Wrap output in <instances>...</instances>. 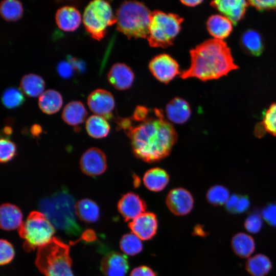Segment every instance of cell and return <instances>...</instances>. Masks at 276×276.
Here are the masks:
<instances>
[{"label": "cell", "mask_w": 276, "mask_h": 276, "mask_svg": "<svg viewBox=\"0 0 276 276\" xmlns=\"http://www.w3.org/2000/svg\"><path fill=\"white\" fill-rule=\"evenodd\" d=\"M138 123L133 126L131 122L125 131L130 140L134 155L149 163L167 156L177 141V134L172 125L164 118L162 110L150 109L147 118Z\"/></svg>", "instance_id": "6da1fadb"}, {"label": "cell", "mask_w": 276, "mask_h": 276, "mask_svg": "<svg viewBox=\"0 0 276 276\" xmlns=\"http://www.w3.org/2000/svg\"><path fill=\"white\" fill-rule=\"evenodd\" d=\"M189 67L180 73L183 79L196 78L200 80L219 79L238 68L231 50L223 40H206L190 52Z\"/></svg>", "instance_id": "7a4b0ae2"}, {"label": "cell", "mask_w": 276, "mask_h": 276, "mask_svg": "<svg viewBox=\"0 0 276 276\" xmlns=\"http://www.w3.org/2000/svg\"><path fill=\"white\" fill-rule=\"evenodd\" d=\"M75 204L72 196L63 191L42 199L39 206L54 227L76 235L81 229L76 219Z\"/></svg>", "instance_id": "3957f363"}, {"label": "cell", "mask_w": 276, "mask_h": 276, "mask_svg": "<svg viewBox=\"0 0 276 276\" xmlns=\"http://www.w3.org/2000/svg\"><path fill=\"white\" fill-rule=\"evenodd\" d=\"M72 263L69 246L58 238L38 248L35 264L45 276H74Z\"/></svg>", "instance_id": "277c9868"}, {"label": "cell", "mask_w": 276, "mask_h": 276, "mask_svg": "<svg viewBox=\"0 0 276 276\" xmlns=\"http://www.w3.org/2000/svg\"><path fill=\"white\" fill-rule=\"evenodd\" d=\"M151 13L142 3L124 2L116 11L117 29L128 38H147Z\"/></svg>", "instance_id": "5b68a950"}, {"label": "cell", "mask_w": 276, "mask_h": 276, "mask_svg": "<svg viewBox=\"0 0 276 276\" xmlns=\"http://www.w3.org/2000/svg\"><path fill=\"white\" fill-rule=\"evenodd\" d=\"M183 18L176 14L160 10L151 12L147 40L154 48H167L173 42L181 29Z\"/></svg>", "instance_id": "8992f818"}, {"label": "cell", "mask_w": 276, "mask_h": 276, "mask_svg": "<svg viewBox=\"0 0 276 276\" xmlns=\"http://www.w3.org/2000/svg\"><path fill=\"white\" fill-rule=\"evenodd\" d=\"M24 240V249L27 252L48 243L53 238L55 227L42 212L33 211L18 228Z\"/></svg>", "instance_id": "52a82bcc"}, {"label": "cell", "mask_w": 276, "mask_h": 276, "mask_svg": "<svg viewBox=\"0 0 276 276\" xmlns=\"http://www.w3.org/2000/svg\"><path fill=\"white\" fill-rule=\"evenodd\" d=\"M82 21L85 30L94 39L100 40L107 33V29L117 22L110 4L103 0L90 1L83 14Z\"/></svg>", "instance_id": "ba28073f"}, {"label": "cell", "mask_w": 276, "mask_h": 276, "mask_svg": "<svg viewBox=\"0 0 276 276\" xmlns=\"http://www.w3.org/2000/svg\"><path fill=\"white\" fill-rule=\"evenodd\" d=\"M149 68L156 79L165 83L169 82L180 73L177 61L166 54L154 57L149 63Z\"/></svg>", "instance_id": "9c48e42d"}, {"label": "cell", "mask_w": 276, "mask_h": 276, "mask_svg": "<svg viewBox=\"0 0 276 276\" xmlns=\"http://www.w3.org/2000/svg\"><path fill=\"white\" fill-rule=\"evenodd\" d=\"M80 166L82 172L88 176L95 177L100 175L106 171L107 167L106 155L98 148H90L81 156Z\"/></svg>", "instance_id": "30bf717a"}, {"label": "cell", "mask_w": 276, "mask_h": 276, "mask_svg": "<svg viewBox=\"0 0 276 276\" xmlns=\"http://www.w3.org/2000/svg\"><path fill=\"white\" fill-rule=\"evenodd\" d=\"M87 103L89 109L96 115L107 119H111L115 107L114 97L104 89H97L88 96Z\"/></svg>", "instance_id": "8fae6325"}, {"label": "cell", "mask_w": 276, "mask_h": 276, "mask_svg": "<svg viewBox=\"0 0 276 276\" xmlns=\"http://www.w3.org/2000/svg\"><path fill=\"white\" fill-rule=\"evenodd\" d=\"M166 204L174 215L183 216L189 213L194 205V199L187 190L177 188L171 190L167 195Z\"/></svg>", "instance_id": "7c38bea8"}, {"label": "cell", "mask_w": 276, "mask_h": 276, "mask_svg": "<svg viewBox=\"0 0 276 276\" xmlns=\"http://www.w3.org/2000/svg\"><path fill=\"white\" fill-rule=\"evenodd\" d=\"M128 226L132 233L141 240H148L156 233L158 220L155 214L145 212L131 220Z\"/></svg>", "instance_id": "4fadbf2b"}, {"label": "cell", "mask_w": 276, "mask_h": 276, "mask_svg": "<svg viewBox=\"0 0 276 276\" xmlns=\"http://www.w3.org/2000/svg\"><path fill=\"white\" fill-rule=\"evenodd\" d=\"M117 206L119 212L126 221L132 220L145 213L147 209L145 201L133 192L124 194L119 199Z\"/></svg>", "instance_id": "5bb4252c"}, {"label": "cell", "mask_w": 276, "mask_h": 276, "mask_svg": "<svg viewBox=\"0 0 276 276\" xmlns=\"http://www.w3.org/2000/svg\"><path fill=\"white\" fill-rule=\"evenodd\" d=\"M248 1L244 0H218L211 3V5L223 16L236 24L245 16Z\"/></svg>", "instance_id": "9a60e30c"}, {"label": "cell", "mask_w": 276, "mask_h": 276, "mask_svg": "<svg viewBox=\"0 0 276 276\" xmlns=\"http://www.w3.org/2000/svg\"><path fill=\"white\" fill-rule=\"evenodd\" d=\"M129 267L127 257L114 251L106 255L101 264V269L105 276H125Z\"/></svg>", "instance_id": "2e32d148"}, {"label": "cell", "mask_w": 276, "mask_h": 276, "mask_svg": "<svg viewBox=\"0 0 276 276\" xmlns=\"http://www.w3.org/2000/svg\"><path fill=\"white\" fill-rule=\"evenodd\" d=\"M109 82L117 89L125 90L130 87L134 76L131 69L127 65L117 63L110 68L107 74Z\"/></svg>", "instance_id": "e0dca14e"}, {"label": "cell", "mask_w": 276, "mask_h": 276, "mask_svg": "<svg viewBox=\"0 0 276 276\" xmlns=\"http://www.w3.org/2000/svg\"><path fill=\"white\" fill-rule=\"evenodd\" d=\"M79 11L71 6H64L59 8L55 14V21L59 29L66 32L77 30L81 22Z\"/></svg>", "instance_id": "ac0fdd59"}, {"label": "cell", "mask_w": 276, "mask_h": 276, "mask_svg": "<svg viewBox=\"0 0 276 276\" xmlns=\"http://www.w3.org/2000/svg\"><path fill=\"white\" fill-rule=\"evenodd\" d=\"M165 111L168 119L178 124L186 123L191 114V108L188 102L178 97L174 98L167 104Z\"/></svg>", "instance_id": "d6986e66"}, {"label": "cell", "mask_w": 276, "mask_h": 276, "mask_svg": "<svg viewBox=\"0 0 276 276\" xmlns=\"http://www.w3.org/2000/svg\"><path fill=\"white\" fill-rule=\"evenodd\" d=\"M206 28L214 39L223 40L227 38L233 31V22L225 16L215 14L209 17Z\"/></svg>", "instance_id": "ffe728a7"}, {"label": "cell", "mask_w": 276, "mask_h": 276, "mask_svg": "<svg viewBox=\"0 0 276 276\" xmlns=\"http://www.w3.org/2000/svg\"><path fill=\"white\" fill-rule=\"evenodd\" d=\"M1 227L6 231L18 228L22 223V214L17 206L3 203L0 208Z\"/></svg>", "instance_id": "44dd1931"}, {"label": "cell", "mask_w": 276, "mask_h": 276, "mask_svg": "<svg viewBox=\"0 0 276 276\" xmlns=\"http://www.w3.org/2000/svg\"><path fill=\"white\" fill-rule=\"evenodd\" d=\"M169 176L167 172L160 168H151L146 172L143 177L145 187L153 192L163 190L168 184Z\"/></svg>", "instance_id": "7402d4cb"}, {"label": "cell", "mask_w": 276, "mask_h": 276, "mask_svg": "<svg viewBox=\"0 0 276 276\" xmlns=\"http://www.w3.org/2000/svg\"><path fill=\"white\" fill-rule=\"evenodd\" d=\"M87 114V110L81 102L72 101L64 107L61 117L66 124L76 126L84 121Z\"/></svg>", "instance_id": "603a6c76"}, {"label": "cell", "mask_w": 276, "mask_h": 276, "mask_svg": "<svg viewBox=\"0 0 276 276\" xmlns=\"http://www.w3.org/2000/svg\"><path fill=\"white\" fill-rule=\"evenodd\" d=\"M38 104L39 108L43 113L52 114L60 109L63 104V99L58 91L48 89L39 97Z\"/></svg>", "instance_id": "cb8c5ba5"}, {"label": "cell", "mask_w": 276, "mask_h": 276, "mask_svg": "<svg viewBox=\"0 0 276 276\" xmlns=\"http://www.w3.org/2000/svg\"><path fill=\"white\" fill-rule=\"evenodd\" d=\"M45 82L39 75L28 74L24 75L20 82L22 92L30 97H39L44 91Z\"/></svg>", "instance_id": "d4e9b609"}, {"label": "cell", "mask_w": 276, "mask_h": 276, "mask_svg": "<svg viewBox=\"0 0 276 276\" xmlns=\"http://www.w3.org/2000/svg\"><path fill=\"white\" fill-rule=\"evenodd\" d=\"M76 216L82 221L87 223L97 221L100 216V209L93 200L85 198L79 200L75 204Z\"/></svg>", "instance_id": "484cf974"}, {"label": "cell", "mask_w": 276, "mask_h": 276, "mask_svg": "<svg viewBox=\"0 0 276 276\" xmlns=\"http://www.w3.org/2000/svg\"><path fill=\"white\" fill-rule=\"evenodd\" d=\"M240 42L242 48L251 55L259 56L263 51L262 38L259 33L255 30L245 31L241 36Z\"/></svg>", "instance_id": "4316f807"}, {"label": "cell", "mask_w": 276, "mask_h": 276, "mask_svg": "<svg viewBox=\"0 0 276 276\" xmlns=\"http://www.w3.org/2000/svg\"><path fill=\"white\" fill-rule=\"evenodd\" d=\"M231 245L234 252L242 258L249 257L255 249V243L252 237L243 233L234 235Z\"/></svg>", "instance_id": "83f0119b"}, {"label": "cell", "mask_w": 276, "mask_h": 276, "mask_svg": "<svg viewBox=\"0 0 276 276\" xmlns=\"http://www.w3.org/2000/svg\"><path fill=\"white\" fill-rule=\"evenodd\" d=\"M85 128L88 135L95 139L106 137L110 131V125L107 120L98 115H92L86 120Z\"/></svg>", "instance_id": "f1b7e54d"}, {"label": "cell", "mask_w": 276, "mask_h": 276, "mask_svg": "<svg viewBox=\"0 0 276 276\" xmlns=\"http://www.w3.org/2000/svg\"><path fill=\"white\" fill-rule=\"evenodd\" d=\"M272 268L269 259L264 255L258 254L246 261L245 268L252 276H265Z\"/></svg>", "instance_id": "f546056e"}, {"label": "cell", "mask_w": 276, "mask_h": 276, "mask_svg": "<svg viewBox=\"0 0 276 276\" xmlns=\"http://www.w3.org/2000/svg\"><path fill=\"white\" fill-rule=\"evenodd\" d=\"M24 9L21 2L17 0H5L1 2L0 14L7 21H15L20 19Z\"/></svg>", "instance_id": "4dcf8cb0"}, {"label": "cell", "mask_w": 276, "mask_h": 276, "mask_svg": "<svg viewBox=\"0 0 276 276\" xmlns=\"http://www.w3.org/2000/svg\"><path fill=\"white\" fill-rule=\"evenodd\" d=\"M1 100L5 107L13 109L21 106L25 99L20 89L15 87H10L4 90Z\"/></svg>", "instance_id": "1f68e13d"}, {"label": "cell", "mask_w": 276, "mask_h": 276, "mask_svg": "<svg viewBox=\"0 0 276 276\" xmlns=\"http://www.w3.org/2000/svg\"><path fill=\"white\" fill-rule=\"evenodd\" d=\"M120 247L124 254L129 256L137 255L143 249L141 239L132 233L126 234L122 237Z\"/></svg>", "instance_id": "d6a6232c"}, {"label": "cell", "mask_w": 276, "mask_h": 276, "mask_svg": "<svg viewBox=\"0 0 276 276\" xmlns=\"http://www.w3.org/2000/svg\"><path fill=\"white\" fill-rule=\"evenodd\" d=\"M206 198L208 202L214 205H221L226 203L229 198L228 190L224 187L215 185L208 191Z\"/></svg>", "instance_id": "836d02e7"}, {"label": "cell", "mask_w": 276, "mask_h": 276, "mask_svg": "<svg viewBox=\"0 0 276 276\" xmlns=\"http://www.w3.org/2000/svg\"><path fill=\"white\" fill-rule=\"evenodd\" d=\"M17 148L15 144L8 139L2 137L0 141V160L6 163L16 155Z\"/></svg>", "instance_id": "e575fe53"}, {"label": "cell", "mask_w": 276, "mask_h": 276, "mask_svg": "<svg viewBox=\"0 0 276 276\" xmlns=\"http://www.w3.org/2000/svg\"><path fill=\"white\" fill-rule=\"evenodd\" d=\"M261 123L266 131L276 136V103L269 106Z\"/></svg>", "instance_id": "d590c367"}, {"label": "cell", "mask_w": 276, "mask_h": 276, "mask_svg": "<svg viewBox=\"0 0 276 276\" xmlns=\"http://www.w3.org/2000/svg\"><path fill=\"white\" fill-rule=\"evenodd\" d=\"M262 225V217L257 212L250 214L244 222L245 229L251 233H258L261 229Z\"/></svg>", "instance_id": "8d00e7d4"}, {"label": "cell", "mask_w": 276, "mask_h": 276, "mask_svg": "<svg viewBox=\"0 0 276 276\" xmlns=\"http://www.w3.org/2000/svg\"><path fill=\"white\" fill-rule=\"evenodd\" d=\"M0 264L4 265L9 263L15 255L12 244L5 239L0 241Z\"/></svg>", "instance_id": "74e56055"}, {"label": "cell", "mask_w": 276, "mask_h": 276, "mask_svg": "<svg viewBox=\"0 0 276 276\" xmlns=\"http://www.w3.org/2000/svg\"><path fill=\"white\" fill-rule=\"evenodd\" d=\"M261 213L267 223L276 227V202L266 205Z\"/></svg>", "instance_id": "f35d334b"}, {"label": "cell", "mask_w": 276, "mask_h": 276, "mask_svg": "<svg viewBox=\"0 0 276 276\" xmlns=\"http://www.w3.org/2000/svg\"><path fill=\"white\" fill-rule=\"evenodd\" d=\"M248 2L249 5L259 11L276 9V0H252Z\"/></svg>", "instance_id": "ab89813d"}, {"label": "cell", "mask_w": 276, "mask_h": 276, "mask_svg": "<svg viewBox=\"0 0 276 276\" xmlns=\"http://www.w3.org/2000/svg\"><path fill=\"white\" fill-rule=\"evenodd\" d=\"M74 69L68 61H62L57 66V71L59 75L64 79L71 78L74 74Z\"/></svg>", "instance_id": "60d3db41"}, {"label": "cell", "mask_w": 276, "mask_h": 276, "mask_svg": "<svg viewBox=\"0 0 276 276\" xmlns=\"http://www.w3.org/2000/svg\"><path fill=\"white\" fill-rule=\"evenodd\" d=\"M130 276H156V273L150 267L141 266L134 268Z\"/></svg>", "instance_id": "b9f144b4"}, {"label": "cell", "mask_w": 276, "mask_h": 276, "mask_svg": "<svg viewBox=\"0 0 276 276\" xmlns=\"http://www.w3.org/2000/svg\"><path fill=\"white\" fill-rule=\"evenodd\" d=\"M250 206L248 198L245 196H239L236 207L235 213H242L246 211Z\"/></svg>", "instance_id": "7bdbcfd3"}, {"label": "cell", "mask_w": 276, "mask_h": 276, "mask_svg": "<svg viewBox=\"0 0 276 276\" xmlns=\"http://www.w3.org/2000/svg\"><path fill=\"white\" fill-rule=\"evenodd\" d=\"M68 61L71 63L74 70L80 73H83L85 71V63L84 62L75 57L69 56L67 57Z\"/></svg>", "instance_id": "ee69618b"}, {"label": "cell", "mask_w": 276, "mask_h": 276, "mask_svg": "<svg viewBox=\"0 0 276 276\" xmlns=\"http://www.w3.org/2000/svg\"><path fill=\"white\" fill-rule=\"evenodd\" d=\"M239 198L237 195H233L229 197L226 202V208L227 210L232 213H235L236 207Z\"/></svg>", "instance_id": "f6af8a7d"}, {"label": "cell", "mask_w": 276, "mask_h": 276, "mask_svg": "<svg viewBox=\"0 0 276 276\" xmlns=\"http://www.w3.org/2000/svg\"><path fill=\"white\" fill-rule=\"evenodd\" d=\"M42 132L41 126L38 124L33 125L31 128V132L32 135L37 136Z\"/></svg>", "instance_id": "bcb514c9"}, {"label": "cell", "mask_w": 276, "mask_h": 276, "mask_svg": "<svg viewBox=\"0 0 276 276\" xmlns=\"http://www.w3.org/2000/svg\"><path fill=\"white\" fill-rule=\"evenodd\" d=\"M202 1H181L180 2L184 5L189 7H195L201 4Z\"/></svg>", "instance_id": "7dc6e473"}, {"label": "cell", "mask_w": 276, "mask_h": 276, "mask_svg": "<svg viewBox=\"0 0 276 276\" xmlns=\"http://www.w3.org/2000/svg\"><path fill=\"white\" fill-rule=\"evenodd\" d=\"M265 128L262 123L258 124L255 130L256 134L258 136H262L265 133Z\"/></svg>", "instance_id": "c3c4849f"}, {"label": "cell", "mask_w": 276, "mask_h": 276, "mask_svg": "<svg viewBox=\"0 0 276 276\" xmlns=\"http://www.w3.org/2000/svg\"><path fill=\"white\" fill-rule=\"evenodd\" d=\"M195 233H196V235L201 236H204L206 234V233L203 230L201 226H197L196 227Z\"/></svg>", "instance_id": "681fc988"}, {"label": "cell", "mask_w": 276, "mask_h": 276, "mask_svg": "<svg viewBox=\"0 0 276 276\" xmlns=\"http://www.w3.org/2000/svg\"><path fill=\"white\" fill-rule=\"evenodd\" d=\"M4 133L6 135H10L12 132V128L9 126H6L4 128Z\"/></svg>", "instance_id": "f907efd6"}]
</instances>
